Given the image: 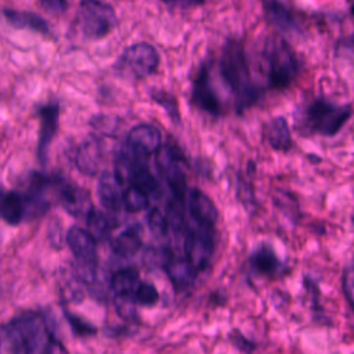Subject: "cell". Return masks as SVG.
<instances>
[{"mask_svg": "<svg viewBox=\"0 0 354 354\" xmlns=\"http://www.w3.org/2000/svg\"><path fill=\"white\" fill-rule=\"evenodd\" d=\"M151 98L153 102L162 106L165 112H167V116L174 124H181V113L178 109V102L173 94L165 90H152Z\"/></svg>", "mask_w": 354, "mask_h": 354, "instance_id": "4316f807", "label": "cell"}, {"mask_svg": "<svg viewBox=\"0 0 354 354\" xmlns=\"http://www.w3.org/2000/svg\"><path fill=\"white\" fill-rule=\"evenodd\" d=\"M140 282V272L133 267H126L115 271L111 277V290L115 295H133Z\"/></svg>", "mask_w": 354, "mask_h": 354, "instance_id": "cb8c5ba5", "label": "cell"}, {"mask_svg": "<svg viewBox=\"0 0 354 354\" xmlns=\"http://www.w3.org/2000/svg\"><path fill=\"white\" fill-rule=\"evenodd\" d=\"M113 306L116 314L126 322H138L137 303L133 295H115Z\"/></svg>", "mask_w": 354, "mask_h": 354, "instance_id": "83f0119b", "label": "cell"}, {"mask_svg": "<svg viewBox=\"0 0 354 354\" xmlns=\"http://www.w3.org/2000/svg\"><path fill=\"white\" fill-rule=\"evenodd\" d=\"M231 340H232V344L235 346V347H238L241 351H252L253 348H254V346H253V343L252 342H248L241 333H238V332H234L232 335H231Z\"/></svg>", "mask_w": 354, "mask_h": 354, "instance_id": "e575fe53", "label": "cell"}, {"mask_svg": "<svg viewBox=\"0 0 354 354\" xmlns=\"http://www.w3.org/2000/svg\"><path fill=\"white\" fill-rule=\"evenodd\" d=\"M134 300L138 306L153 307L159 301V292L153 283L140 281L134 290Z\"/></svg>", "mask_w": 354, "mask_h": 354, "instance_id": "f546056e", "label": "cell"}, {"mask_svg": "<svg viewBox=\"0 0 354 354\" xmlns=\"http://www.w3.org/2000/svg\"><path fill=\"white\" fill-rule=\"evenodd\" d=\"M39 4L51 15H62L68 10V0H39Z\"/></svg>", "mask_w": 354, "mask_h": 354, "instance_id": "d6a6232c", "label": "cell"}, {"mask_svg": "<svg viewBox=\"0 0 354 354\" xmlns=\"http://www.w3.org/2000/svg\"><path fill=\"white\" fill-rule=\"evenodd\" d=\"M127 183L130 185H134L136 188L141 189L148 196L156 195L159 192V183H158V180L155 178V176L152 174L149 167L142 165V163H140V162L130 171V174L127 177Z\"/></svg>", "mask_w": 354, "mask_h": 354, "instance_id": "d4e9b609", "label": "cell"}, {"mask_svg": "<svg viewBox=\"0 0 354 354\" xmlns=\"http://www.w3.org/2000/svg\"><path fill=\"white\" fill-rule=\"evenodd\" d=\"M166 6L171 8H178V10H191L199 6H203L207 0H162Z\"/></svg>", "mask_w": 354, "mask_h": 354, "instance_id": "836d02e7", "label": "cell"}, {"mask_svg": "<svg viewBox=\"0 0 354 354\" xmlns=\"http://www.w3.org/2000/svg\"><path fill=\"white\" fill-rule=\"evenodd\" d=\"M48 318L41 311H25L0 326V353H65Z\"/></svg>", "mask_w": 354, "mask_h": 354, "instance_id": "6da1fadb", "label": "cell"}, {"mask_svg": "<svg viewBox=\"0 0 354 354\" xmlns=\"http://www.w3.org/2000/svg\"><path fill=\"white\" fill-rule=\"evenodd\" d=\"M111 250L120 257H131L142 248V239L140 232L130 227L120 232L111 241Z\"/></svg>", "mask_w": 354, "mask_h": 354, "instance_id": "603a6c76", "label": "cell"}, {"mask_svg": "<svg viewBox=\"0 0 354 354\" xmlns=\"http://www.w3.org/2000/svg\"><path fill=\"white\" fill-rule=\"evenodd\" d=\"M3 15L7 22L17 29H29L40 35H50V26L47 21L36 12L6 8L3 11Z\"/></svg>", "mask_w": 354, "mask_h": 354, "instance_id": "44dd1931", "label": "cell"}, {"mask_svg": "<svg viewBox=\"0 0 354 354\" xmlns=\"http://www.w3.org/2000/svg\"><path fill=\"white\" fill-rule=\"evenodd\" d=\"M149 206V196L134 185H129L122 192V207L127 213H138Z\"/></svg>", "mask_w": 354, "mask_h": 354, "instance_id": "484cf974", "label": "cell"}, {"mask_svg": "<svg viewBox=\"0 0 354 354\" xmlns=\"http://www.w3.org/2000/svg\"><path fill=\"white\" fill-rule=\"evenodd\" d=\"M160 64V55L158 50L145 41L134 43L124 48L118 58L115 68L129 72L136 79H147L152 76Z\"/></svg>", "mask_w": 354, "mask_h": 354, "instance_id": "52a82bcc", "label": "cell"}, {"mask_svg": "<svg viewBox=\"0 0 354 354\" xmlns=\"http://www.w3.org/2000/svg\"><path fill=\"white\" fill-rule=\"evenodd\" d=\"M185 209H188L189 217L195 225L206 230L216 231V224L218 220V210L203 191L199 188H188L185 198Z\"/></svg>", "mask_w": 354, "mask_h": 354, "instance_id": "30bf717a", "label": "cell"}, {"mask_svg": "<svg viewBox=\"0 0 354 354\" xmlns=\"http://www.w3.org/2000/svg\"><path fill=\"white\" fill-rule=\"evenodd\" d=\"M40 129H39V140H37V159L41 165L47 163L50 145L58 130L59 120V104L48 102L39 109Z\"/></svg>", "mask_w": 354, "mask_h": 354, "instance_id": "4fadbf2b", "label": "cell"}, {"mask_svg": "<svg viewBox=\"0 0 354 354\" xmlns=\"http://www.w3.org/2000/svg\"><path fill=\"white\" fill-rule=\"evenodd\" d=\"M162 268L171 282L176 293L185 292L192 288L198 277V272L185 260V257H176L173 253L166 259Z\"/></svg>", "mask_w": 354, "mask_h": 354, "instance_id": "2e32d148", "label": "cell"}, {"mask_svg": "<svg viewBox=\"0 0 354 354\" xmlns=\"http://www.w3.org/2000/svg\"><path fill=\"white\" fill-rule=\"evenodd\" d=\"M76 24L84 39L101 40L116 28L118 15L109 3L102 0H80Z\"/></svg>", "mask_w": 354, "mask_h": 354, "instance_id": "8992f818", "label": "cell"}, {"mask_svg": "<svg viewBox=\"0 0 354 354\" xmlns=\"http://www.w3.org/2000/svg\"><path fill=\"white\" fill-rule=\"evenodd\" d=\"M261 8L266 21L278 32L285 35L299 32L297 19L283 0H261Z\"/></svg>", "mask_w": 354, "mask_h": 354, "instance_id": "9a60e30c", "label": "cell"}, {"mask_svg": "<svg viewBox=\"0 0 354 354\" xmlns=\"http://www.w3.org/2000/svg\"><path fill=\"white\" fill-rule=\"evenodd\" d=\"M57 202L75 218H84L93 209L90 192L64 177L58 185Z\"/></svg>", "mask_w": 354, "mask_h": 354, "instance_id": "8fae6325", "label": "cell"}, {"mask_svg": "<svg viewBox=\"0 0 354 354\" xmlns=\"http://www.w3.org/2000/svg\"><path fill=\"white\" fill-rule=\"evenodd\" d=\"M147 223H148V228L152 232V235H155L156 238H166L167 236V234L170 231V225H169L165 210H162L158 206L152 207L148 213Z\"/></svg>", "mask_w": 354, "mask_h": 354, "instance_id": "f1b7e54d", "label": "cell"}, {"mask_svg": "<svg viewBox=\"0 0 354 354\" xmlns=\"http://www.w3.org/2000/svg\"><path fill=\"white\" fill-rule=\"evenodd\" d=\"M0 220L10 225L30 220L29 203L24 191L0 188Z\"/></svg>", "mask_w": 354, "mask_h": 354, "instance_id": "5bb4252c", "label": "cell"}, {"mask_svg": "<svg viewBox=\"0 0 354 354\" xmlns=\"http://www.w3.org/2000/svg\"><path fill=\"white\" fill-rule=\"evenodd\" d=\"M212 65L209 62H203L196 72V76L192 83V93L191 98L194 105L212 115L220 116L223 113V105L220 97L212 83Z\"/></svg>", "mask_w": 354, "mask_h": 354, "instance_id": "9c48e42d", "label": "cell"}, {"mask_svg": "<svg viewBox=\"0 0 354 354\" xmlns=\"http://www.w3.org/2000/svg\"><path fill=\"white\" fill-rule=\"evenodd\" d=\"M66 243L71 249L76 264L73 274L79 282L91 286L98 277V242L86 230L79 225H73L66 232Z\"/></svg>", "mask_w": 354, "mask_h": 354, "instance_id": "277c9868", "label": "cell"}, {"mask_svg": "<svg viewBox=\"0 0 354 354\" xmlns=\"http://www.w3.org/2000/svg\"><path fill=\"white\" fill-rule=\"evenodd\" d=\"M263 59L266 62L268 86L274 90H285L290 87L300 72L297 54L282 37L271 36L266 39Z\"/></svg>", "mask_w": 354, "mask_h": 354, "instance_id": "3957f363", "label": "cell"}, {"mask_svg": "<svg viewBox=\"0 0 354 354\" xmlns=\"http://www.w3.org/2000/svg\"><path fill=\"white\" fill-rule=\"evenodd\" d=\"M216 231L187 225L184 231V257L198 272L205 271L212 261L216 249Z\"/></svg>", "mask_w": 354, "mask_h": 354, "instance_id": "ba28073f", "label": "cell"}, {"mask_svg": "<svg viewBox=\"0 0 354 354\" xmlns=\"http://www.w3.org/2000/svg\"><path fill=\"white\" fill-rule=\"evenodd\" d=\"M102 152L100 140L95 136L86 138L76 149L75 165L76 169L88 177H94L98 174V167L101 163Z\"/></svg>", "mask_w": 354, "mask_h": 354, "instance_id": "ac0fdd59", "label": "cell"}, {"mask_svg": "<svg viewBox=\"0 0 354 354\" xmlns=\"http://www.w3.org/2000/svg\"><path fill=\"white\" fill-rule=\"evenodd\" d=\"M264 136L268 145L278 152H288L293 147L290 127L283 116H275L264 124Z\"/></svg>", "mask_w": 354, "mask_h": 354, "instance_id": "ffe728a7", "label": "cell"}, {"mask_svg": "<svg viewBox=\"0 0 354 354\" xmlns=\"http://www.w3.org/2000/svg\"><path fill=\"white\" fill-rule=\"evenodd\" d=\"M249 263L252 270L261 277H275L285 267L272 246H270L268 243L259 245L252 252Z\"/></svg>", "mask_w": 354, "mask_h": 354, "instance_id": "d6986e66", "label": "cell"}, {"mask_svg": "<svg viewBox=\"0 0 354 354\" xmlns=\"http://www.w3.org/2000/svg\"><path fill=\"white\" fill-rule=\"evenodd\" d=\"M220 75L230 93L234 95L238 112L257 102L261 90L253 82L242 40L228 39L220 55Z\"/></svg>", "mask_w": 354, "mask_h": 354, "instance_id": "7a4b0ae2", "label": "cell"}, {"mask_svg": "<svg viewBox=\"0 0 354 354\" xmlns=\"http://www.w3.org/2000/svg\"><path fill=\"white\" fill-rule=\"evenodd\" d=\"M123 184L119 183L113 171L104 170L97 181V195L100 203L109 213L119 212L122 207V189Z\"/></svg>", "mask_w": 354, "mask_h": 354, "instance_id": "e0dca14e", "label": "cell"}, {"mask_svg": "<svg viewBox=\"0 0 354 354\" xmlns=\"http://www.w3.org/2000/svg\"><path fill=\"white\" fill-rule=\"evenodd\" d=\"M64 315L71 326V329L73 330V333L79 337H87V336H94L97 333V328L94 325H91L90 322L84 321L83 318H80L79 315L71 313L69 310L64 308Z\"/></svg>", "mask_w": 354, "mask_h": 354, "instance_id": "4dcf8cb0", "label": "cell"}, {"mask_svg": "<svg viewBox=\"0 0 354 354\" xmlns=\"http://www.w3.org/2000/svg\"><path fill=\"white\" fill-rule=\"evenodd\" d=\"M350 104H335L325 98H317L304 111V123L311 134L325 137L336 136L351 118Z\"/></svg>", "mask_w": 354, "mask_h": 354, "instance_id": "5b68a950", "label": "cell"}, {"mask_svg": "<svg viewBox=\"0 0 354 354\" xmlns=\"http://www.w3.org/2000/svg\"><path fill=\"white\" fill-rule=\"evenodd\" d=\"M87 231L97 239V242L109 239L113 228L118 225L116 220L108 213L101 212L93 206V209L84 217Z\"/></svg>", "mask_w": 354, "mask_h": 354, "instance_id": "7402d4cb", "label": "cell"}, {"mask_svg": "<svg viewBox=\"0 0 354 354\" xmlns=\"http://www.w3.org/2000/svg\"><path fill=\"white\" fill-rule=\"evenodd\" d=\"M126 144L129 151L134 155L149 158L162 145V133L153 124L140 123L130 129L126 137Z\"/></svg>", "mask_w": 354, "mask_h": 354, "instance_id": "7c38bea8", "label": "cell"}, {"mask_svg": "<svg viewBox=\"0 0 354 354\" xmlns=\"http://www.w3.org/2000/svg\"><path fill=\"white\" fill-rule=\"evenodd\" d=\"M342 286H343V295H344L350 308H353V266L351 264H348L343 270Z\"/></svg>", "mask_w": 354, "mask_h": 354, "instance_id": "1f68e13d", "label": "cell"}]
</instances>
